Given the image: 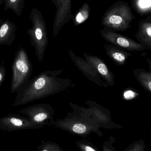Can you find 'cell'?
<instances>
[{
	"instance_id": "cell-6",
	"label": "cell",
	"mask_w": 151,
	"mask_h": 151,
	"mask_svg": "<svg viewBox=\"0 0 151 151\" xmlns=\"http://www.w3.org/2000/svg\"><path fill=\"white\" fill-rule=\"evenodd\" d=\"M85 103L88 106V108L79 106L71 102H69V104L72 110L77 111L84 116L91 118L99 126V128L107 129L123 128L122 126L112 121L111 111L108 108L91 100L85 101Z\"/></svg>"
},
{
	"instance_id": "cell-13",
	"label": "cell",
	"mask_w": 151,
	"mask_h": 151,
	"mask_svg": "<svg viewBox=\"0 0 151 151\" xmlns=\"http://www.w3.org/2000/svg\"><path fill=\"white\" fill-rule=\"evenodd\" d=\"M136 38L146 49L151 50V22L141 20Z\"/></svg>"
},
{
	"instance_id": "cell-8",
	"label": "cell",
	"mask_w": 151,
	"mask_h": 151,
	"mask_svg": "<svg viewBox=\"0 0 151 151\" xmlns=\"http://www.w3.org/2000/svg\"><path fill=\"white\" fill-rule=\"evenodd\" d=\"M100 33L103 38L112 45L128 51H143L146 49L140 43L110 29L104 28L100 30Z\"/></svg>"
},
{
	"instance_id": "cell-11",
	"label": "cell",
	"mask_w": 151,
	"mask_h": 151,
	"mask_svg": "<svg viewBox=\"0 0 151 151\" xmlns=\"http://www.w3.org/2000/svg\"><path fill=\"white\" fill-rule=\"evenodd\" d=\"M83 54L84 59L95 69L101 78L105 80L108 86H114L115 84L114 76L105 62L96 56L91 55L86 53Z\"/></svg>"
},
{
	"instance_id": "cell-14",
	"label": "cell",
	"mask_w": 151,
	"mask_h": 151,
	"mask_svg": "<svg viewBox=\"0 0 151 151\" xmlns=\"http://www.w3.org/2000/svg\"><path fill=\"white\" fill-rule=\"evenodd\" d=\"M106 55L117 65H123L131 54L128 52L121 50L112 44L104 45Z\"/></svg>"
},
{
	"instance_id": "cell-4",
	"label": "cell",
	"mask_w": 151,
	"mask_h": 151,
	"mask_svg": "<svg viewBox=\"0 0 151 151\" xmlns=\"http://www.w3.org/2000/svg\"><path fill=\"white\" fill-rule=\"evenodd\" d=\"M134 18L128 4L119 1L106 10L102 16L101 22L105 28L123 32L130 28Z\"/></svg>"
},
{
	"instance_id": "cell-10",
	"label": "cell",
	"mask_w": 151,
	"mask_h": 151,
	"mask_svg": "<svg viewBox=\"0 0 151 151\" xmlns=\"http://www.w3.org/2000/svg\"><path fill=\"white\" fill-rule=\"evenodd\" d=\"M69 54L71 59L76 66L83 75L95 84L103 88H107L108 84L101 78L95 69L84 58L78 57L73 50H69Z\"/></svg>"
},
{
	"instance_id": "cell-3",
	"label": "cell",
	"mask_w": 151,
	"mask_h": 151,
	"mask_svg": "<svg viewBox=\"0 0 151 151\" xmlns=\"http://www.w3.org/2000/svg\"><path fill=\"white\" fill-rule=\"evenodd\" d=\"M29 19L32 26L27 29V34L30 37L31 45L35 48L38 61L42 63L48 44L46 22L41 12L35 8L31 11Z\"/></svg>"
},
{
	"instance_id": "cell-17",
	"label": "cell",
	"mask_w": 151,
	"mask_h": 151,
	"mask_svg": "<svg viewBox=\"0 0 151 151\" xmlns=\"http://www.w3.org/2000/svg\"><path fill=\"white\" fill-rule=\"evenodd\" d=\"M25 7V0H4V11L9 9L12 10L13 12L19 17L22 14Z\"/></svg>"
},
{
	"instance_id": "cell-22",
	"label": "cell",
	"mask_w": 151,
	"mask_h": 151,
	"mask_svg": "<svg viewBox=\"0 0 151 151\" xmlns=\"http://www.w3.org/2000/svg\"><path fill=\"white\" fill-rule=\"evenodd\" d=\"M115 139L112 137H110L109 139L106 141L103 145V150L102 151H116L115 148L113 146Z\"/></svg>"
},
{
	"instance_id": "cell-1",
	"label": "cell",
	"mask_w": 151,
	"mask_h": 151,
	"mask_svg": "<svg viewBox=\"0 0 151 151\" xmlns=\"http://www.w3.org/2000/svg\"><path fill=\"white\" fill-rule=\"evenodd\" d=\"M63 70L44 71L31 79L17 92L12 105H23L65 91L73 86L72 80L58 76Z\"/></svg>"
},
{
	"instance_id": "cell-21",
	"label": "cell",
	"mask_w": 151,
	"mask_h": 151,
	"mask_svg": "<svg viewBox=\"0 0 151 151\" xmlns=\"http://www.w3.org/2000/svg\"><path fill=\"white\" fill-rule=\"evenodd\" d=\"M40 151H65L57 144L46 141L42 145Z\"/></svg>"
},
{
	"instance_id": "cell-18",
	"label": "cell",
	"mask_w": 151,
	"mask_h": 151,
	"mask_svg": "<svg viewBox=\"0 0 151 151\" xmlns=\"http://www.w3.org/2000/svg\"><path fill=\"white\" fill-rule=\"evenodd\" d=\"M132 5L140 15H145L151 12V0H132Z\"/></svg>"
},
{
	"instance_id": "cell-24",
	"label": "cell",
	"mask_w": 151,
	"mask_h": 151,
	"mask_svg": "<svg viewBox=\"0 0 151 151\" xmlns=\"http://www.w3.org/2000/svg\"><path fill=\"white\" fill-rule=\"evenodd\" d=\"M4 0H0V5L3 4V3L4 2Z\"/></svg>"
},
{
	"instance_id": "cell-15",
	"label": "cell",
	"mask_w": 151,
	"mask_h": 151,
	"mask_svg": "<svg viewBox=\"0 0 151 151\" xmlns=\"http://www.w3.org/2000/svg\"><path fill=\"white\" fill-rule=\"evenodd\" d=\"M149 63V71L137 69L134 71V77L145 89L151 93V58L147 59Z\"/></svg>"
},
{
	"instance_id": "cell-20",
	"label": "cell",
	"mask_w": 151,
	"mask_h": 151,
	"mask_svg": "<svg viewBox=\"0 0 151 151\" xmlns=\"http://www.w3.org/2000/svg\"><path fill=\"white\" fill-rule=\"evenodd\" d=\"M145 143L143 139L135 141L123 151H145Z\"/></svg>"
},
{
	"instance_id": "cell-23",
	"label": "cell",
	"mask_w": 151,
	"mask_h": 151,
	"mask_svg": "<svg viewBox=\"0 0 151 151\" xmlns=\"http://www.w3.org/2000/svg\"><path fill=\"white\" fill-rule=\"evenodd\" d=\"M6 69L3 64L0 65V91L2 84L3 83L6 76Z\"/></svg>"
},
{
	"instance_id": "cell-25",
	"label": "cell",
	"mask_w": 151,
	"mask_h": 151,
	"mask_svg": "<svg viewBox=\"0 0 151 151\" xmlns=\"http://www.w3.org/2000/svg\"><path fill=\"white\" fill-rule=\"evenodd\" d=\"M3 19H0V27H1V25L2 23L3 22Z\"/></svg>"
},
{
	"instance_id": "cell-12",
	"label": "cell",
	"mask_w": 151,
	"mask_h": 151,
	"mask_svg": "<svg viewBox=\"0 0 151 151\" xmlns=\"http://www.w3.org/2000/svg\"><path fill=\"white\" fill-rule=\"evenodd\" d=\"M17 30L16 24L9 19L3 21L0 27V47L2 45L11 46L16 39Z\"/></svg>"
},
{
	"instance_id": "cell-19",
	"label": "cell",
	"mask_w": 151,
	"mask_h": 151,
	"mask_svg": "<svg viewBox=\"0 0 151 151\" xmlns=\"http://www.w3.org/2000/svg\"><path fill=\"white\" fill-rule=\"evenodd\" d=\"M75 144L81 151H101L91 142L85 139L78 140Z\"/></svg>"
},
{
	"instance_id": "cell-7",
	"label": "cell",
	"mask_w": 151,
	"mask_h": 151,
	"mask_svg": "<svg viewBox=\"0 0 151 151\" xmlns=\"http://www.w3.org/2000/svg\"><path fill=\"white\" fill-rule=\"evenodd\" d=\"M20 112L28 116L30 120L34 123L44 127L52 125V122L55 121V110L49 104L33 105L22 109Z\"/></svg>"
},
{
	"instance_id": "cell-16",
	"label": "cell",
	"mask_w": 151,
	"mask_h": 151,
	"mask_svg": "<svg viewBox=\"0 0 151 151\" xmlns=\"http://www.w3.org/2000/svg\"><path fill=\"white\" fill-rule=\"evenodd\" d=\"M90 11L89 4L84 3L72 18L74 26H77L85 22L89 17Z\"/></svg>"
},
{
	"instance_id": "cell-9",
	"label": "cell",
	"mask_w": 151,
	"mask_h": 151,
	"mask_svg": "<svg viewBox=\"0 0 151 151\" xmlns=\"http://www.w3.org/2000/svg\"><path fill=\"white\" fill-rule=\"evenodd\" d=\"M56 8L53 27V36L57 37L64 25L72 18V0H50Z\"/></svg>"
},
{
	"instance_id": "cell-5",
	"label": "cell",
	"mask_w": 151,
	"mask_h": 151,
	"mask_svg": "<svg viewBox=\"0 0 151 151\" xmlns=\"http://www.w3.org/2000/svg\"><path fill=\"white\" fill-rule=\"evenodd\" d=\"M12 77L10 85L11 93L20 91L30 81L33 66L25 50L19 47L15 52L12 65Z\"/></svg>"
},
{
	"instance_id": "cell-2",
	"label": "cell",
	"mask_w": 151,
	"mask_h": 151,
	"mask_svg": "<svg viewBox=\"0 0 151 151\" xmlns=\"http://www.w3.org/2000/svg\"><path fill=\"white\" fill-rule=\"evenodd\" d=\"M73 111V112L68 113L64 119L54 121L52 126L80 136H86L91 133H96L100 137L103 136L99 126L92 119L75 110Z\"/></svg>"
}]
</instances>
